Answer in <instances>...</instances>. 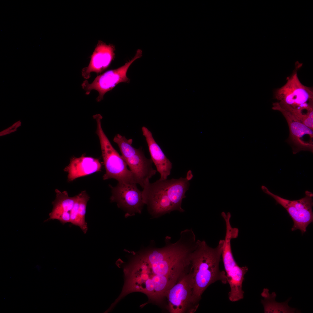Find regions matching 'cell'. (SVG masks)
<instances>
[{
	"label": "cell",
	"instance_id": "6da1fadb",
	"mask_svg": "<svg viewBox=\"0 0 313 313\" xmlns=\"http://www.w3.org/2000/svg\"><path fill=\"white\" fill-rule=\"evenodd\" d=\"M224 243V239L220 240L217 246L212 248L205 241H196L189 272L192 288V302L195 308H198L202 294L210 285L218 281L228 283L225 272L219 267Z\"/></svg>",
	"mask_w": 313,
	"mask_h": 313
},
{
	"label": "cell",
	"instance_id": "7a4b0ae2",
	"mask_svg": "<svg viewBox=\"0 0 313 313\" xmlns=\"http://www.w3.org/2000/svg\"><path fill=\"white\" fill-rule=\"evenodd\" d=\"M190 184L185 178L150 181L143 188V198L150 213L158 216L173 211L182 212V200Z\"/></svg>",
	"mask_w": 313,
	"mask_h": 313
},
{
	"label": "cell",
	"instance_id": "3957f363",
	"mask_svg": "<svg viewBox=\"0 0 313 313\" xmlns=\"http://www.w3.org/2000/svg\"><path fill=\"white\" fill-rule=\"evenodd\" d=\"M93 118L96 122V133L99 140L106 171L103 179H113L119 183L139 184L137 176L128 169L126 163L113 147L104 132L101 126L102 116L98 114L94 116Z\"/></svg>",
	"mask_w": 313,
	"mask_h": 313
},
{
	"label": "cell",
	"instance_id": "277c9868",
	"mask_svg": "<svg viewBox=\"0 0 313 313\" xmlns=\"http://www.w3.org/2000/svg\"><path fill=\"white\" fill-rule=\"evenodd\" d=\"M239 230L233 228L230 223L226 224V233L222 253V259L228 283L230 287L228 293L229 300L237 301L244 298L242 289L245 274L248 271L246 266H239L236 261L232 252L231 241L238 236Z\"/></svg>",
	"mask_w": 313,
	"mask_h": 313
},
{
	"label": "cell",
	"instance_id": "5b68a950",
	"mask_svg": "<svg viewBox=\"0 0 313 313\" xmlns=\"http://www.w3.org/2000/svg\"><path fill=\"white\" fill-rule=\"evenodd\" d=\"M261 188L264 193L272 198L286 210L293 222L292 231L299 229L302 234L305 232L307 227L313 220L312 192L306 191L304 197L297 200H290L273 193L264 185H262Z\"/></svg>",
	"mask_w": 313,
	"mask_h": 313
},
{
	"label": "cell",
	"instance_id": "8992f818",
	"mask_svg": "<svg viewBox=\"0 0 313 313\" xmlns=\"http://www.w3.org/2000/svg\"><path fill=\"white\" fill-rule=\"evenodd\" d=\"M278 101L292 108L303 109L313 108V90L303 85L299 80L296 70L287 79L286 83L275 90Z\"/></svg>",
	"mask_w": 313,
	"mask_h": 313
},
{
	"label": "cell",
	"instance_id": "52a82bcc",
	"mask_svg": "<svg viewBox=\"0 0 313 313\" xmlns=\"http://www.w3.org/2000/svg\"><path fill=\"white\" fill-rule=\"evenodd\" d=\"M142 54L141 50H138L134 57L122 66L108 70L97 76L91 83L85 80L82 83L81 86L86 92L85 94H89L92 90H97L99 95L96 100L100 102L103 99L106 93L111 90L119 83L129 82L130 79L127 76L128 68L134 61L141 57Z\"/></svg>",
	"mask_w": 313,
	"mask_h": 313
},
{
	"label": "cell",
	"instance_id": "ba28073f",
	"mask_svg": "<svg viewBox=\"0 0 313 313\" xmlns=\"http://www.w3.org/2000/svg\"><path fill=\"white\" fill-rule=\"evenodd\" d=\"M272 105V109L281 112L287 122L290 134L287 141L291 145L293 153L302 151L313 152V130L297 120L278 102L273 103Z\"/></svg>",
	"mask_w": 313,
	"mask_h": 313
},
{
	"label": "cell",
	"instance_id": "9c48e42d",
	"mask_svg": "<svg viewBox=\"0 0 313 313\" xmlns=\"http://www.w3.org/2000/svg\"><path fill=\"white\" fill-rule=\"evenodd\" d=\"M192 288L189 272L168 291L165 307L170 313H193L196 310L192 302Z\"/></svg>",
	"mask_w": 313,
	"mask_h": 313
},
{
	"label": "cell",
	"instance_id": "30bf717a",
	"mask_svg": "<svg viewBox=\"0 0 313 313\" xmlns=\"http://www.w3.org/2000/svg\"><path fill=\"white\" fill-rule=\"evenodd\" d=\"M137 184L118 183L115 187L109 185L111 201L116 202L119 208L125 211L127 216L141 213L145 204L142 191L138 189Z\"/></svg>",
	"mask_w": 313,
	"mask_h": 313
},
{
	"label": "cell",
	"instance_id": "8fae6325",
	"mask_svg": "<svg viewBox=\"0 0 313 313\" xmlns=\"http://www.w3.org/2000/svg\"><path fill=\"white\" fill-rule=\"evenodd\" d=\"M123 159L130 170L137 177L139 184L142 188L156 172L157 170L152 167L151 159L146 158L139 149H136Z\"/></svg>",
	"mask_w": 313,
	"mask_h": 313
},
{
	"label": "cell",
	"instance_id": "7c38bea8",
	"mask_svg": "<svg viewBox=\"0 0 313 313\" xmlns=\"http://www.w3.org/2000/svg\"><path fill=\"white\" fill-rule=\"evenodd\" d=\"M114 51L113 46L99 43L91 56L88 65L82 69V77L88 79L91 72L100 73L107 68L114 59Z\"/></svg>",
	"mask_w": 313,
	"mask_h": 313
},
{
	"label": "cell",
	"instance_id": "4fadbf2b",
	"mask_svg": "<svg viewBox=\"0 0 313 313\" xmlns=\"http://www.w3.org/2000/svg\"><path fill=\"white\" fill-rule=\"evenodd\" d=\"M101 168V164L98 159L82 156L72 157L69 164L64 170L68 173V181L71 182L78 178L100 171Z\"/></svg>",
	"mask_w": 313,
	"mask_h": 313
},
{
	"label": "cell",
	"instance_id": "5bb4252c",
	"mask_svg": "<svg viewBox=\"0 0 313 313\" xmlns=\"http://www.w3.org/2000/svg\"><path fill=\"white\" fill-rule=\"evenodd\" d=\"M143 135L147 142L151 159L160 175V179H167L171 173L172 164L154 139L151 132L146 127L142 128Z\"/></svg>",
	"mask_w": 313,
	"mask_h": 313
},
{
	"label": "cell",
	"instance_id": "9a60e30c",
	"mask_svg": "<svg viewBox=\"0 0 313 313\" xmlns=\"http://www.w3.org/2000/svg\"><path fill=\"white\" fill-rule=\"evenodd\" d=\"M56 196L52 202L53 208L46 221L57 219L63 224L70 223V212L75 203L76 196L70 197L65 191L55 190Z\"/></svg>",
	"mask_w": 313,
	"mask_h": 313
},
{
	"label": "cell",
	"instance_id": "2e32d148",
	"mask_svg": "<svg viewBox=\"0 0 313 313\" xmlns=\"http://www.w3.org/2000/svg\"><path fill=\"white\" fill-rule=\"evenodd\" d=\"M76 196L75 201L70 212V223L79 226L85 234L88 229L85 221V215L87 204L90 197L85 191H82Z\"/></svg>",
	"mask_w": 313,
	"mask_h": 313
},
{
	"label": "cell",
	"instance_id": "e0dca14e",
	"mask_svg": "<svg viewBox=\"0 0 313 313\" xmlns=\"http://www.w3.org/2000/svg\"><path fill=\"white\" fill-rule=\"evenodd\" d=\"M275 298L261 300V303L263 305L265 313H300L301 311L295 308L290 307L288 303L291 299L289 298L285 302L279 303L276 302Z\"/></svg>",
	"mask_w": 313,
	"mask_h": 313
},
{
	"label": "cell",
	"instance_id": "ac0fdd59",
	"mask_svg": "<svg viewBox=\"0 0 313 313\" xmlns=\"http://www.w3.org/2000/svg\"><path fill=\"white\" fill-rule=\"evenodd\" d=\"M277 102L281 107L288 111L297 120L313 130V108L294 109Z\"/></svg>",
	"mask_w": 313,
	"mask_h": 313
},
{
	"label": "cell",
	"instance_id": "d6986e66",
	"mask_svg": "<svg viewBox=\"0 0 313 313\" xmlns=\"http://www.w3.org/2000/svg\"><path fill=\"white\" fill-rule=\"evenodd\" d=\"M261 296L264 299H267L271 298H276V295L275 292H273L271 294L269 292V290L267 288H264L263 291L261 294Z\"/></svg>",
	"mask_w": 313,
	"mask_h": 313
},
{
	"label": "cell",
	"instance_id": "ffe728a7",
	"mask_svg": "<svg viewBox=\"0 0 313 313\" xmlns=\"http://www.w3.org/2000/svg\"><path fill=\"white\" fill-rule=\"evenodd\" d=\"M19 122H20V121H18L16 122V123H14L13 125H12V126L10 127L9 128H8V129L9 130H10L13 127H14L15 125H16Z\"/></svg>",
	"mask_w": 313,
	"mask_h": 313
},
{
	"label": "cell",
	"instance_id": "44dd1931",
	"mask_svg": "<svg viewBox=\"0 0 313 313\" xmlns=\"http://www.w3.org/2000/svg\"><path fill=\"white\" fill-rule=\"evenodd\" d=\"M11 133V132H10V131H8V132H5V133H3L1 134H0V136H2V135H6V134H9V133Z\"/></svg>",
	"mask_w": 313,
	"mask_h": 313
},
{
	"label": "cell",
	"instance_id": "7402d4cb",
	"mask_svg": "<svg viewBox=\"0 0 313 313\" xmlns=\"http://www.w3.org/2000/svg\"><path fill=\"white\" fill-rule=\"evenodd\" d=\"M9 131V130H8V128H7V129H6V130H4L3 131L1 132H0V134L5 133V132H7L8 131Z\"/></svg>",
	"mask_w": 313,
	"mask_h": 313
},
{
	"label": "cell",
	"instance_id": "603a6c76",
	"mask_svg": "<svg viewBox=\"0 0 313 313\" xmlns=\"http://www.w3.org/2000/svg\"><path fill=\"white\" fill-rule=\"evenodd\" d=\"M21 122H19V123H17V125H16V126L15 127V129H16V128H17V127H19V126H20V125H21Z\"/></svg>",
	"mask_w": 313,
	"mask_h": 313
},
{
	"label": "cell",
	"instance_id": "cb8c5ba5",
	"mask_svg": "<svg viewBox=\"0 0 313 313\" xmlns=\"http://www.w3.org/2000/svg\"><path fill=\"white\" fill-rule=\"evenodd\" d=\"M16 130H17L16 129H14V130H9V131L10 132H14V131H16Z\"/></svg>",
	"mask_w": 313,
	"mask_h": 313
}]
</instances>
